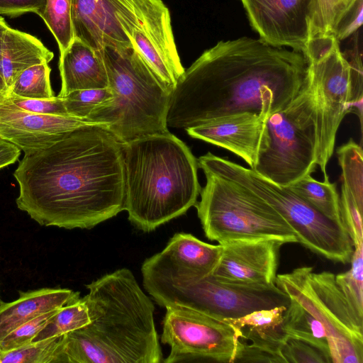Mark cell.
Here are the masks:
<instances>
[{
	"label": "cell",
	"mask_w": 363,
	"mask_h": 363,
	"mask_svg": "<svg viewBox=\"0 0 363 363\" xmlns=\"http://www.w3.org/2000/svg\"><path fill=\"white\" fill-rule=\"evenodd\" d=\"M8 27L9 26L7 25L4 18L0 17V95H3L6 92V86L3 79L1 71V55L4 36Z\"/></svg>",
	"instance_id": "cell-41"
},
{
	"label": "cell",
	"mask_w": 363,
	"mask_h": 363,
	"mask_svg": "<svg viewBox=\"0 0 363 363\" xmlns=\"http://www.w3.org/2000/svg\"><path fill=\"white\" fill-rule=\"evenodd\" d=\"M57 310L40 315L17 327L0 342V350H11L31 342Z\"/></svg>",
	"instance_id": "cell-36"
},
{
	"label": "cell",
	"mask_w": 363,
	"mask_h": 363,
	"mask_svg": "<svg viewBox=\"0 0 363 363\" xmlns=\"http://www.w3.org/2000/svg\"><path fill=\"white\" fill-rule=\"evenodd\" d=\"M340 208L342 222L353 246L363 244L362 208L345 192L341 191Z\"/></svg>",
	"instance_id": "cell-37"
},
{
	"label": "cell",
	"mask_w": 363,
	"mask_h": 363,
	"mask_svg": "<svg viewBox=\"0 0 363 363\" xmlns=\"http://www.w3.org/2000/svg\"><path fill=\"white\" fill-rule=\"evenodd\" d=\"M47 0H0V14L17 17L26 13L40 16L44 11Z\"/></svg>",
	"instance_id": "cell-38"
},
{
	"label": "cell",
	"mask_w": 363,
	"mask_h": 363,
	"mask_svg": "<svg viewBox=\"0 0 363 363\" xmlns=\"http://www.w3.org/2000/svg\"><path fill=\"white\" fill-rule=\"evenodd\" d=\"M350 262V269L335 274V279L352 311L363 319V244L354 246Z\"/></svg>",
	"instance_id": "cell-28"
},
{
	"label": "cell",
	"mask_w": 363,
	"mask_h": 363,
	"mask_svg": "<svg viewBox=\"0 0 363 363\" xmlns=\"http://www.w3.org/2000/svg\"><path fill=\"white\" fill-rule=\"evenodd\" d=\"M275 284L324 326L331 362H363V319L351 308L335 274L302 267L277 275Z\"/></svg>",
	"instance_id": "cell-10"
},
{
	"label": "cell",
	"mask_w": 363,
	"mask_h": 363,
	"mask_svg": "<svg viewBox=\"0 0 363 363\" xmlns=\"http://www.w3.org/2000/svg\"><path fill=\"white\" fill-rule=\"evenodd\" d=\"M286 244L274 238L230 240L220 243L222 255L213 272L228 282L269 286L275 284L279 252Z\"/></svg>",
	"instance_id": "cell-15"
},
{
	"label": "cell",
	"mask_w": 363,
	"mask_h": 363,
	"mask_svg": "<svg viewBox=\"0 0 363 363\" xmlns=\"http://www.w3.org/2000/svg\"><path fill=\"white\" fill-rule=\"evenodd\" d=\"M281 328L286 336L305 341L320 350L331 362L324 326L294 299L290 298L283 315Z\"/></svg>",
	"instance_id": "cell-23"
},
{
	"label": "cell",
	"mask_w": 363,
	"mask_h": 363,
	"mask_svg": "<svg viewBox=\"0 0 363 363\" xmlns=\"http://www.w3.org/2000/svg\"><path fill=\"white\" fill-rule=\"evenodd\" d=\"M59 69V97L75 90L108 87L106 67L99 52L77 38H74L60 54Z\"/></svg>",
	"instance_id": "cell-19"
},
{
	"label": "cell",
	"mask_w": 363,
	"mask_h": 363,
	"mask_svg": "<svg viewBox=\"0 0 363 363\" xmlns=\"http://www.w3.org/2000/svg\"><path fill=\"white\" fill-rule=\"evenodd\" d=\"M4 302L1 300V297H0V306L4 303Z\"/></svg>",
	"instance_id": "cell-42"
},
{
	"label": "cell",
	"mask_w": 363,
	"mask_h": 363,
	"mask_svg": "<svg viewBox=\"0 0 363 363\" xmlns=\"http://www.w3.org/2000/svg\"><path fill=\"white\" fill-rule=\"evenodd\" d=\"M21 151L13 144L0 138V169L15 163L19 158Z\"/></svg>",
	"instance_id": "cell-40"
},
{
	"label": "cell",
	"mask_w": 363,
	"mask_h": 363,
	"mask_svg": "<svg viewBox=\"0 0 363 363\" xmlns=\"http://www.w3.org/2000/svg\"><path fill=\"white\" fill-rule=\"evenodd\" d=\"M90 322L86 303L79 293L58 308L34 337L32 342L62 336Z\"/></svg>",
	"instance_id": "cell-25"
},
{
	"label": "cell",
	"mask_w": 363,
	"mask_h": 363,
	"mask_svg": "<svg viewBox=\"0 0 363 363\" xmlns=\"http://www.w3.org/2000/svg\"><path fill=\"white\" fill-rule=\"evenodd\" d=\"M18 299L0 306V342L24 323L66 304L79 292L68 289L43 288L20 291Z\"/></svg>",
	"instance_id": "cell-20"
},
{
	"label": "cell",
	"mask_w": 363,
	"mask_h": 363,
	"mask_svg": "<svg viewBox=\"0 0 363 363\" xmlns=\"http://www.w3.org/2000/svg\"><path fill=\"white\" fill-rule=\"evenodd\" d=\"M199 167L245 186L274 208L296 233L298 242L329 260L350 262L354 246L345 228L326 218L287 186L276 184L250 168L216 156H201Z\"/></svg>",
	"instance_id": "cell-8"
},
{
	"label": "cell",
	"mask_w": 363,
	"mask_h": 363,
	"mask_svg": "<svg viewBox=\"0 0 363 363\" xmlns=\"http://www.w3.org/2000/svg\"><path fill=\"white\" fill-rule=\"evenodd\" d=\"M123 211L138 229L150 232L197 203L198 160L169 131L123 143Z\"/></svg>",
	"instance_id": "cell-4"
},
{
	"label": "cell",
	"mask_w": 363,
	"mask_h": 363,
	"mask_svg": "<svg viewBox=\"0 0 363 363\" xmlns=\"http://www.w3.org/2000/svg\"><path fill=\"white\" fill-rule=\"evenodd\" d=\"M320 111L316 86L308 71L302 89L292 101L268 116L269 143L252 169L281 186L315 172Z\"/></svg>",
	"instance_id": "cell-7"
},
{
	"label": "cell",
	"mask_w": 363,
	"mask_h": 363,
	"mask_svg": "<svg viewBox=\"0 0 363 363\" xmlns=\"http://www.w3.org/2000/svg\"><path fill=\"white\" fill-rule=\"evenodd\" d=\"M89 124L72 116L27 112L0 101V138L24 153L47 148L66 133Z\"/></svg>",
	"instance_id": "cell-17"
},
{
	"label": "cell",
	"mask_w": 363,
	"mask_h": 363,
	"mask_svg": "<svg viewBox=\"0 0 363 363\" xmlns=\"http://www.w3.org/2000/svg\"><path fill=\"white\" fill-rule=\"evenodd\" d=\"M268 116L243 112L223 116L186 129L189 135L225 148L254 169L259 155L269 143Z\"/></svg>",
	"instance_id": "cell-16"
},
{
	"label": "cell",
	"mask_w": 363,
	"mask_h": 363,
	"mask_svg": "<svg viewBox=\"0 0 363 363\" xmlns=\"http://www.w3.org/2000/svg\"><path fill=\"white\" fill-rule=\"evenodd\" d=\"M74 37L98 51L131 45L114 14L113 0H72Z\"/></svg>",
	"instance_id": "cell-18"
},
{
	"label": "cell",
	"mask_w": 363,
	"mask_h": 363,
	"mask_svg": "<svg viewBox=\"0 0 363 363\" xmlns=\"http://www.w3.org/2000/svg\"><path fill=\"white\" fill-rule=\"evenodd\" d=\"M357 1L310 0L308 39L318 35H335L340 22Z\"/></svg>",
	"instance_id": "cell-26"
},
{
	"label": "cell",
	"mask_w": 363,
	"mask_h": 363,
	"mask_svg": "<svg viewBox=\"0 0 363 363\" xmlns=\"http://www.w3.org/2000/svg\"><path fill=\"white\" fill-rule=\"evenodd\" d=\"M157 255L164 260L206 277L213 274L222 255V245L199 240L189 233H178Z\"/></svg>",
	"instance_id": "cell-22"
},
{
	"label": "cell",
	"mask_w": 363,
	"mask_h": 363,
	"mask_svg": "<svg viewBox=\"0 0 363 363\" xmlns=\"http://www.w3.org/2000/svg\"><path fill=\"white\" fill-rule=\"evenodd\" d=\"M259 39L303 53L308 39L310 0H238Z\"/></svg>",
	"instance_id": "cell-14"
},
{
	"label": "cell",
	"mask_w": 363,
	"mask_h": 363,
	"mask_svg": "<svg viewBox=\"0 0 363 363\" xmlns=\"http://www.w3.org/2000/svg\"><path fill=\"white\" fill-rule=\"evenodd\" d=\"M90 322L62 336L59 363H159L155 306L133 272L121 268L86 286Z\"/></svg>",
	"instance_id": "cell-3"
},
{
	"label": "cell",
	"mask_w": 363,
	"mask_h": 363,
	"mask_svg": "<svg viewBox=\"0 0 363 363\" xmlns=\"http://www.w3.org/2000/svg\"><path fill=\"white\" fill-rule=\"evenodd\" d=\"M104 61L108 87V103L95 108L87 121L105 124L123 143L169 132L167 115L172 91L151 70L133 45L98 50Z\"/></svg>",
	"instance_id": "cell-5"
},
{
	"label": "cell",
	"mask_w": 363,
	"mask_h": 363,
	"mask_svg": "<svg viewBox=\"0 0 363 363\" xmlns=\"http://www.w3.org/2000/svg\"><path fill=\"white\" fill-rule=\"evenodd\" d=\"M287 186L322 215L344 227L336 184L330 182L327 174L323 182L308 174Z\"/></svg>",
	"instance_id": "cell-24"
},
{
	"label": "cell",
	"mask_w": 363,
	"mask_h": 363,
	"mask_svg": "<svg viewBox=\"0 0 363 363\" xmlns=\"http://www.w3.org/2000/svg\"><path fill=\"white\" fill-rule=\"evenodd\" d=\"M114 14L133 46L172 91L184 72L169 10L162 0H113Z\"/></svg>",
	"instance_id": "cell-12"
},
{
	"label": "cell",
	"mask_w": 363,
	"mask_h": 363,
	"mask_svg": "<svg viewBox=\"0 0 363 363\" xmlns=\"http://www.w3.org/2000/svg\"><path fill=\"white\" fill-rule=\"evenodd\" d=\"M203 171L206 183L195 206L208 239L218 244L264 238L298 242L284 218L263 199L238 182Z\"/></svg>",
	"instance_id": "cell-9"
},
{
	"label": "cell",
	"mask_w": 363,
	"mask_h": 363,
	"mask_svg": "<svg viewBox=\"0 0 363 363\" xmlns=\"http://www.w3.org/2000/svg\"><path fill=\"white\" fill-rule=\"evenodd\" d=\"M0 101L30 113L69 116L62 98L58 96L50 99H31L7 92L0 95Z\"/></svg>",
	"instance_id": "cell-33"
},
{
	"label": "cell",
	"mask_w": 363,
	"mask_h": 363,
	"mask_svg": "<svg viewBox=\"0 0 363 363\" xmlns=\"http://www.w3.org/2000/svg\"><path fill=\"white\" fill-rule=\"evenodd\" d=\"M303 55L318 91L320 128L317 165L326 174L339 126L351 101L350 66L335 35L309 38Z\"/></svg>",
	"instance_id": "cell-11"
},
{
	"label": "cell",
	"mask_w": 363,
	"mask_h": 363,
	"mask_svg": "<svg viewBox=\"0 0 363 363\" xmlns=\"http://www.w3.org/2000/svg\"><path fill=\"white\" fill-rule=\"evenodd\" d=\"M13 177L17 207L40 225L89 229L123 211V143L105 124L80 126L24 153Z\"/></svg>",
	"instance_id": "cell-1"
},
{
	"label": "cell",
	"mask_w": 363,
	"mask_h": 363,
	"mask_svg": "<svg viewBox=\"0 0 363 363\" xmlns=\"http://www.w3.org/2000/svg\"><path fill=\"white\" fill-rule=\"evenodd\" d=\"M53 57V52L36 37L8 27L4 36L1 55L6 92L24 70L33 65L48 64Z\"/></svg>",
	"instance_id": "cell-21"
},
{
	"label": "cell",
	"mask_w": 363,
	"mask_h": 363,
	"mask_svg": "<svg viewBox=\"0 0 363 363\" xmlns=\"http://www.w3.org/2000/svg\"><path fill=\"white\" fill-rule=\"evenodd\" d=\"M362 19L363 0H358L340 22L335 35L337 40H343L357 32L362 24Z\"/></svg>",
	"instance_id": "cell-39"
},
{
	"label": "cell",
	"mask_w": 363,
	"mask_h": 363,
	"mask_svg": "<svg viewBox=\"0 0 363 363\" xmlns=\"http://www.w3.org/2000/svg\"><path fill=\"white\" fill-rule=\"evenodd\" d=\"M1 350H0V356H1Z\"/></svg>",
	"instance_id": "cell-43"
},
{
	"label": "cell",
	"mask_w": 363,
	"mask_h": 363,
	"mask_svg": "<svg viewBox=\"0 0 363 363\" xmlns=\"http://www.w3.org/2000/svg\"><path fill=\"white\" fill-rule=\"evenodd\" d=\"M72 0H47L40 15L56 39L62 54L72 42Z\"/></svg>",
	"instance_id": "cell-29"
},
{
	"label": "cell",
	"mask_w": 363,
	"mask_h": 363,
	"mask_svg": "<svg viewBox=\"0 0 363 363\" xmlns=\"http://www.w3.org/2000/svg\"><path fill=\"white\" fill-rule=\"evenodd\" d=\"M286 363H329L330 360L318 348L295 338L287 337L281 347Z\"/></svg>",
	"instance_id": "cell-35"
},
{
	"label": "cell",
	"mask_w": 363,
	"mask_h": 363,
	"mask_svg": "<svg viewBox=\"0 0 363 363\" xmlns=\"http://www.w3.org/2000/svg\"><path fill=\"white\" fill-rule=\"evenodd\" d=\"M307 72L301 52L249 37L220 40L178 79L167 127L186 130L243 112L269 116L292 101Z\"/></svg>",
	"instance_id": "cell-2"
},
{
	"label": "cell",
	"mask_w": 363,
	"mask_h": 363,
	"mask_svg": "<svg viewBox=\"0 0 363 363\" xmlns=\"http://www.w3.org/2000/svg\"><path fill=\"white\" fill-rule=\"evenodd\" d=\"M113 97L112 90L107 87L75 90L62 98L69 116L87 121L95 108L109 102Z\"/></svg>",
	"instance_id": "cell-32"
},
{
	"label": "cell",
	"mask_w": 363,
	"mask_h": 363,
	"mask_svg": "<svg viewBox=\"0 0 363 363\" xmlns=\"http://www.w3.org/2000/svg\"><path fill=\"white\" fill-rule=\"evenodd\" d=\"M161 341L170 347L165 363L212 360L234 363L241 332L223 320L179 306L167 307Z\"/></svg>",
	"instance_id": "cell-13"
},
{
	"label": "cell",
	"mask_w": 363,
	"mask_h": 363,
	"mask_svg": "<svg viewBox=\"0 0 363 363\" xmlns=\"http://www.w3.org/2000/svg\"><path fill=\"white\" fill-rule=\"evenodd\" d=\"M50 72L51 69L48 63L30 67L17 77L6 93L10 92L31 99L54 97L55 93L50 84Z\"/></svg>",
	"instance_id": "cell-30"
},
{
	"label": "cell",
	"mask_w": 363,
	"mask_h": 363,
	"mask_svg": "<svg viewBox=\"0 0 363 363\" xmlns=\"http://www.w3.org/2000/svg\"><path fill=\"white\" fill-rule=\"evenodd\" d=\"M286 306H281L270 309L257 310L238 318L223 320L237 332L244 327L258 329L276 328L281 326Z\"/></svg>",
	"instance_id": "cell-34"
},
{
	"label": "cell",
	"mask_w": 363,
	"mask_h": 363,
	"mask_svg": "<svg viewBox=\"0 0 363 363\" xmlns=\"http://www.w3.org/2000/svg\"><path fill=\"white\" fill-rule=\"evenodd\" d=\"M61 337L31 342L14 350L1 351L0 363H59Z\"/></svg>",
	"instance_id": "cell-31"
},
{
	"label": "cell",
	"mask_w": 363,
	"mask_h": 363,
	"mask_svg": "<svg viewBox=\"0 0 363 363\" xmlns=\"http://www.w3.org/2000/svg\"><path fill=\"white\" fill-rule=\"evenodd\" d=\"M146 291L163 307L190 308L220 320L238 318L257 310L286 306L289 296L276 284L247 285L201 277L172 264L157 254L142 264Z\"/></svg>",
	"instance_id": "cell-6"
},
{
	"label": "cell",
	"mask_w": 363,
	"mask_h": 363,
	"mask_svg": "<svg viewBox=\"0 0 363 363\" xmlns=\"http://www.w3.org/2000/svg\"><path fill=\"white\" fill-rule=\"evenodd\" d=\"M342 169V190L363 209V160L362 146L352 138L337 149Z\"/></svg>",
	"instance_id": "cell-27"
}]
</instances>
